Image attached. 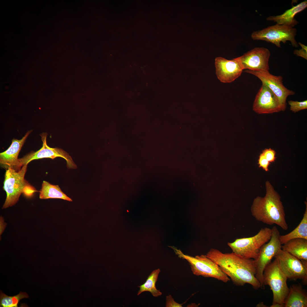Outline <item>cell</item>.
<instances>
[{
    "label": "cell",
    "mask_w": 307,
    "mask_h": 307,
    "mask_svg": "<svg viewBox=\"0 0 307 307\" xmlns=\"http://www.w3.org/2000/svg\"><path fill=\"white\" fill-rule=\"evenodd\" d=\"M269 51L263 47H256L235 58L243 69L254 71H269Z\"/></svg>",
    "instance_id": "7c38bea8"
},
{
    "label": "cell",
    "mask_w": 307,
    "mask_h": 307,
    "mask_svg": "<svg viewBox=\"0 0 307 307\" xmlns=\"http://www.w3.org/2000/svg\"><path fill=\"white\" fill-rule=\"evenodd\" d=\"M265 305H264L263 302H261L260 303L258 304L257 305V307H266Z\"/></svg>",
    "instance_id": "f1b7e54d"
},
{
    "label": "cell",
    "mask_w": 307,
    "mask_h": 307,
    "mask_svg": "<svg viewBox=\"0 0 307 307\" xmlns=\"http://www.w3.org/2000/svg\"><path fill=\"white\" fill-rule=\"evenodd\" d=\"M29 297L28 294L25 292H20L17 295L9 296L6 295L1 291H0V307H18L20 301L24 298Z\"/></svg>",
    "instance_id": "7402d4cb"
},
{
    "label": "cell",
    "mask_w": 307,
    "mask_h": 307,
    "mask_svg": "<svg viewBox=\"0 0 307 307\" xmlns=\"http://www.w3.org/2000/svg\"><path fill=\"white\" fill-rule=\"evenodd\" d=\"M307 7V1L306 0L295 6H293L281 14L269 16L266 18V20L273 21L276 22L277 24L293 28L298 23L294 18L295 15L304 10Z\"/></svg>",
    "instance_id": "2e32d148"
},
{
    "label": "cell",
    "mask_w": 307,
    "mask_h": 307,
    "mask_svg": "<svg viewBox=\"0 0 307 307\" xmlns=\"http://www.w3.org/2000/svg\"><path fill=\"white\" fill-rule=\"evenodd\" d=\"M166 307H182V304L178 303L175 301L172 296L169 295L166 296Z\"/></svg>",
    "instance_id": "4316f807"
},
{
    "label": "cell",
    "mask_w": 307,
    "mask_h": 307,
    "mask_svg": "<svg viewBox=\"0 0 307 307\" xmlns=\"http://www.w3.org/2000/svg\"><path fill=\"white\" fill-rule=\"evenodd\" d=\"M284 307H307V292L300 284H293L290 286Z\"/></svg>",
    "instance_id": "e0dca14e"
},
{
    "label": "cell",
    "mask_w": 307,
    "mask_h": 307,
    "mask_svg": "<svg viewBox=\"0 0 307 307\" xmlns=\"http://www.w3.org/2000/svg\"><path fill=\"white\" fill-rule=\"evenodd\" d=\"M303 217L299 224L293 230L288 234L281 235L280 240L282 244L294 238H302L307 240V204Z\"/></svg>",
    "instance_id": "ffe728a7"
},
{
    "label": "cell",
    "mask_w": 307,
    "mask_h": 307,
    "mask_svg": "<svg viewBox=\"0 0 307 307\" xmlns=\"http://www.w3.org/2000/svg\"><path fill=\"white\" fill-rule=\"evenodd\" d=\"M274 258L277 260L281 270L288 279L302 280L307 283V260H300L282 249Z\"/></svg>",
    "instance_id": "9c48e42d"
},
{
    "label": "cell",
    "mask_w": 307,
    "mask_h": 307,
    "mask_svg": "<svg viewBox=\"0 0 307 307\" xmlns=\"http://www.w3.org/2000/svg\"><path fill=\"white\" fill-rule=\"evenodd\" d=\"M215 64L217 77L223 83L233 81L240 76L243 70L235 58L229 60L221 57H217Z\"/></svg>",
    "instance_id": "5bb4252c"
},
{
    "label": "cell",
    "mask_w": 307,
    "mask_h": 307,
    "mask_svg": "<svg viewBox=\"0 0 307 307\" xmlns=\"http://www.w3.org/2000/svg\"><path fill=\"white\" fill-rule=\"evenodd\" d=\"M262 153L269 162L275 161L276 157H275L276 152L274 150L271 148H267L263 150Z\"/></svg>",
    "instance_id": "cb8c5ba5"
},
{
    "label": "cell",
    "mask_w": 307,
    "mask_h": 307,
    "mask_svg": "<svg viewBox=\"0 0 307 307\" xmlns=\"http://www.w3.org/2000/svg\"><path fill=\"white\" fill-rule=\"evenodd\" d=\"M295 28L278 24L269 26L262 30L254 31L251 35L254 40H262L271 42L280 47V43L290 41L292 45L297 47L298 44L295 39L296 35Z\"/></svg>",
    "instance_id": "ba28073f"
},
{
    "label": "cell",
    "mask_w": 307,
    "mask_h": 307,
    "mask_svg": "<svg viewBox=\"0 0 307 307\" xmlns=\"http://www.w3.org/2000/svg\"><path fill=\"white\" fill-rule=\"evenodd\" d=\"M174 249L179 258L188 261L194 275L213 278L225 283L230 280V278L219 266L206 255H201L194 257L184 254L180 250Z\"/></svg>",
    "instance_id": "8992f818"
},
{
    "label": "cell",
    "mask_w": 307,
    "mask_h": 307,
    "mask_svg": "<svg viewBox=\"0 0 307 307\" xmlns=\"http://www.w3.org/2000/svg\"><path fill=\"white\" fill-rule=\"evenodd\" d=\"M40 135L43 142L42 147L38 150L30 152L19 159L22 167L25 165H27L29 162L34 160L43 158L54 159L57 157H60L65 160L68 168L77 169L76 165L68 153L61 148H50L47 145L46 142L47 133H43Z\"/></svg>",
    "instance_id": "30bf717a"
},
{
    "label": "cell",
    "mask_w": 307,
    "mask_h": 307,
    "mask_svg": "<svg viewBox=\"0 0 307 307\" xmlns=\"http://www.w3.org/2000/svg\"><path fill=\"white\" fill-rule=\"evenodd\" d=\"M206 256L217 265L233 282L237 286L248 283L257 290L261 287L256 277V268L254 259L246 258L232 252L223 253L211 248Z\"/></svg>",
    "instance_id": "6da1fadb"
},
{
    "label": "cell",
    "mask_w": 307,
    "mask_h": 307,
    "mask_svg": "<svg viewBox=\"0 0 307 307\" xmlns=\"http://www.w3.org/2000/svg\"><path fill=\"white\" fill-rule=\"evenodd\" d=\"M27 167V165H24L18 171L11 168L6 170L3 189L7 196L2 209L15 205L22 193L29 197L37 191L24 179Z\"/></svg>",
    "instance_id": "3957f363"
},
{
    "label": "cell",
    "mask_w": 307,
    "mask_h": 307,
    "mask_svg": "<svg viewBox=\"0 0 307 307\" xmlns=\"http://www.w3.org/2000/svg\"><path fill=\"white\" fill-rule=\"evenodd\" d=\"M299 44L301 46V48L299 50L295 49L293 52L294 54L298 56L301 57L305 59H307V47L305 45L300 42H298Z\"/></svg>",
    "instance_id": "d4e9b609"
},
{
    "label": "cell",
    "mask_w": 307,
    "mask_h": 307,
    "mask_svg": "<svg viewBox=\"0 0 307 307\" xmlns=\"http://www.w3.org/2000/svg\"><path fill=\"white\" fill-rule=\"evenodd\" d=\"M32 130L28 131L20 140L13 139L9 147L5 151L0 153L1 166L6 170L11 168L17 171L20 170L22 167L19 159V154L25 140Z\"/></svg>",
    "instance_id": "9a60e30c"
},
{
    "label": "cell",
    "mask_w": 307,
    "mask_h": 307,
    "mask_svg": "<svg viewBox=\"0 0 307 307\" xmlns=\"http://www.w3.org/2000/svg\"><path fill=\"white\" fill-rule=\"evenodd\" d=\"M287 279L280 268L276 258L265 269L264 284L268 285L273 293L272 304L270 307H284L285 301L289 292L287 283Z\"/></svg>",
    "instance_id": "277c9868"
},
{
    "label": "cell",
    "mask_w": 307,
    "mask_h": 307,
    "mask_svg": "<svg viewBox=\"0 0 307 307\" xmlns=\"http://www.w3.org/2000/svg\"><path fill=\"white\" fill-rule=\"evenodd\" d=\"M245 72L253 74L258 78L262 83L267 85L277 98L280 103L281 111H285L287 107V97L295 94V92L289 90L283 84V77L273 75L269 72L254 71L247 70Z\"/></svg>",
    "instance_id": "8fae6325"
},
{
    "label": "cell",
    "mask_w": 307,
    "mask_h": 307,
    "mask_svg": "<svg viewBox=\"0 0 307 307\" xmlns=\"http://www.w3.org/2000/svg\"><path fill=\"white\" fill-rule=\"evenodd\" d=\"M266 193L263 197L254 199L251 207L252 215L258 221L271 225L276 224L284 230L288 229L284 208L279 195L270 182L265 184Z\"/></svg>",
    "instance_id": "7a4b0ae2"
},
{
    "label": "cell",
    "mask_w": 307,
    "mask_h": 307,
    "mask_svg": "<svg viewBox=\"0 0 307 307\" xmlns=\"http://www.w3.org/2000/svg\"><path fill=\"white\" fill-rule=\"evenodd\" d=\"M160 272L159 268L153 270L148 276L145 283L138 287L140 288L137 295H139L144 291L150 292L152 295L155 297L162 295V293L155 287V283L157 281L158 275Z\"/></svg>",
    "instance_id": "44dd1931"
},
{
    "label": "cell",
    "mask_w": 307,
    "mask_h": 307,
    "mask_svg": "<svg viewBox=\"0 0 307 307\" xmlns=\"http://www.w3.org/2000/svg\"><path fill=\"white\" fill-rule=\"evenodd\" d=\"M39 198L42 199L59 198L70 202L72 201L62 192L58 185L52 184L45 181L43 182L40 191Z\"/></svg>",
    "instance_id": "d6986e66"
},
{
    "label": "cell",
    "mask_w": 307,
    "mask_h": 307,
    "mask_svg": "<svg viewBox=\"0 0 307 307\" xmlns=\"http://www.w3.org/2000/svg\"><path fill=\"white\" fill-rule=\"evenodd\" d=\"M253 110L259 114H271L281 111L277 98L270 88L263 83L256 96Z\"/></svg>",
    "instance_id": "4fadbf2b"
},
{
    "label": "cell",
    "mask_w": 307,
    "mask_h": 307,
    "mask_svg": "<svg viewBox=\"0 0 307 307\" xmlns=\"http://www.w3.org/2000/svg\"><path fill=\"white\" fill-rule=\"evenodd\" d=\"M6 227V224L4 222L3 218L1 216L0 217V235L4 231Z\"/></svg>",
    "instance_id": "83f0119b"
},
{
    "label": "cell",
    "mask_w": 307,
    "mask_h": 307,
    "mask_svg": "<svg viewBox=\"0 0 307 307\" xmlns=\"http://www.w3.org/2000/svg\"><path fill=\"white\" fill-rule=\"evenodd\" d=\"M271 230L269 228H262L254 236L237 238L228 245L232 252L243 258L254 260L257 257L261 246L270 240Z\"/></svg>",
    "instance_id": "5b68a950"
},
{
    "label": "cell",
    "mask_w": 307,
    "mask_h": 307,
    "mask_svg": "<svg viewBox=\"0 0 307 307\" xmlns=\"http://www.w3.org/2000/svg\"><path fill=\"white\" fill-rule=\"evenodd\" d=\"M282 249L300 260H307V240L296 238L283 244Z\"/></svg>",
    "instance_id": "ac0fdd59"
},
{
    "label": "cell",
    "mask_w": 307,
    "mask_h": 307,
    "mask_svg": "<svg viewBox=\"0 0 307 307\" xmlns=\"http://www.w3.org/2000/svg\"><path fill=\"white\" fill-rule=\"evenodd\" d=\"M271 238L267 243L261 247L257 258L254 260L256 268V277L259 281L260 288L265 289L263 281V273L266 267L271 262L272 258L280 249H282V244L280 240V233L275 226L271 229Z\"/></svg>",
    "instance_id": "52a82bcc"
},
{
    "label": "cell",
    "mask_w": 307,
    "mask_h": 307,
    "mask_svg": "<svg viewBox=\"0 0 307 307\" xmlns=\"http://www.w3.org/2000/svg\"><path fill=\"white\" fill-rule=\"evenodd\" d=\"M258 164L259 167H262L265 171H268V167L270 164V162L266 159L265 156L262 153L259 157Z\"/></svg>",
    "instance_id": "484cf974"
},
{
    "label": "cell",
    "mask_w": 307,
    "mask_h": 307,
    "mask_svg": "<svg viewBox=\"0 0 307 307\" xmlns=\"http://www.w3.org/2000/svg\"><path fill=\"white\" fill-rule=\"evenodd\" d=\"M288 103L290 106V110L294 113L307 109V100L301 101L289 100Z\"/></svg>",
    "instance_id": "603a6c76"
}]
</instances>
